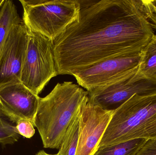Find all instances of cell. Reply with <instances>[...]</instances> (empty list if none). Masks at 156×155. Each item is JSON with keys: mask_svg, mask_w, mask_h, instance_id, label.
<instances>
[{"mask_svg": "<svg viewBox=\"0 0 156 155\" xmlns=\"http://www.w3.org/2000/svg\"><path fill=\"white\" fill-rule=\"evenodd\" d=\"M80 2L78 21L54 42L58 75L73 76L113 56L142 51L154 35L150 0Z\"/></svg>", "mask_w": 156, "mask_h": 155, "instance_id": "1", "label": "cell"}, {"mask_svg": "<svg viewBox=\"0 0 156 155\" xmlns=\"http://www.w3.org/2000/svg\"><path fill=\"white\" fill-rule=\"evenodd\" d=\"M88 101V93L73 82L58 83L40 98L34 122L46 148L59 149L66 134Z\"/></svg>", "mask_w": 156, "mask_h": 155, "instance_id": "2", "label": "cell"}, {"mask_svg": "<svg viewBox=\"0 0 156 155\" xmlns=\"http://www.w3.org/2000/svg\"><path fill=\"white\" fill-rule=\"evenodd\" d=\"M136 139H156V93L134 95L115 110L98 148Z\"/></svg>", "mask_w": 156, "mask_h": 155, "instance_id": "3", "label": "cell"}, {"mask_svg": "<svg viewBox=\"0 0 156 155\" xmlns=\"http://www.w3.org/2000/svg\"><path fill=\"white\" fill-rule=\"evenodd\" d=\"M23 21L29 31L55 42L78 20L80 1L75 0H20Z\"/></svg>", "mask_w": 156, "mask_h": 155, "instance_id": "4", "label": "cell"}, {"mask_svg": "<svg viewBox=\"0 0 156 155\" xmlns=\"http://www.w3.org/2000/svg\"><path fill=\"white\" fill-rule=\"evenodd\" d=\"M54 49L52 40L28 30V44L20 81L37 95L52 78L58 75Z\"/></svg>", "mask_w": 156, "mask_h": 155, "instance_id": "5", "label": "cell"}, {"mask_svg": "<svg viewBox=\"0 0 156 155\" xmlns=\"http://www.w3.org/2000/svg\"><path fill=\"white\" fill-rule=\"evenodd\" d=\"M87 92L88 103L106 111H115L134 95L156 93V81L143 76L138 68L107 84Z\"/></svg>", "mask_w": 156, "mask_h": 155, "instance_id": "6", "label": "cell"}, {"mask_svg": "<svg viewBox=\"0 0 156 155\" xmlns=\"http://www.w3.org/2000/svg\"><path fill=\"white\" fill-rule=\"evenodd\" d=\"M142 51L122 53L98 62L73 75L79 85L87 91L103 86L137 69Z\"/></svg>", "mask_w": 156, "mask_h": 155, "instance_id": "7", "label": "cell"}, {"mask_svg": "<svg viewBox=\"0 0 156 155\" xmlns=\"http://www.w3.org/2000/svg\"><path fill=\"white\" fill-rule=\"evenodd\" d=\"M28 41L23 20L12 27L0 53V88L20 81Z\"/></svg>", "mask_w": 156, "mask_h": 155, "instance_id": "8", "label": "cell"}, {"mask_svg": "<svg viewBox=\"0 0 156 155\" xmlns=\"http://www.w3.org/2000/svg\"><path fill=\"white\" fill-rule=\"evenodd\" d=\"M40 99L21 81L14 82L0 88V111L13 123L25 119L34 125Z\"/></svg>", "mask_w": 156, "mask_h": 155, "instance_id": "9", "label": "cell"}, {"mask_svg": "<svg viewBox=\"0 0 156 155\" xmlns=\"http://www.w3.org/2000/svg\"><path fill=\"white\" fill-rule=\"evenodd\" d=\"M114 112L103 110L88 101L83 105L76 155L94 154Z\"/></svg>", "mask_w": 156, "mask_h": 155, "instance_id": "10", "label": "cell"}, {"mask_svg": "<svg viewBox=\"0 0 156 155\" xmlns=\"http://www.w3.org/2000/svg\"><path fill=\"white\" fill-rule=\"evenodd\" d=\"M22 21L13 1L5 0L0 10V53L12 27Z\"/></svg>", "mask_w": 156, "mask_h": 155, "instance_id": "11", "label": "cell"}, {"mask_svg": "<svg viewBox=\"0 0 156 155\" xmlns=\"http://www.w3.org/2000/svg\"><path fill=\"white\" fill-rule=\"evenodd\" d=\"M141 74L147 79L156 81V35L153 36L142 50L138 67Z\"/></svg>", "mask_w": 156, "mask_h": 155, "instance_id": "12", "label": "cell"}, {"mask_svg": "<svg viewBox=\"0 0 156 155\" xmlns=\"http://www.w3.org/2000/svg\"><path fill=\"white\" fill-rule=\"evenodd\" d=\"M147 140L136 139L105 146L97 149L93 155H136Z\"/></svg>", "mask_w": 156, "mask_h": 155, "instance_id": "13", "label": "cell"}, {"mask_svg": "<svg viewBox=\"0 0 156 155\" xmlns=\"http://www.w3.org/2000/svg\"><path fill=\"white\" fill-rule=\"evenodd\" d=\"M80 111L81 109L79 114L69 126L66 134L58 153L59 155L76 154L80 132Z\"/></svg>", "mask_w": 156, "mask_h": 155, "instance_id": "14", "label": "cell"}, {"mask_svg": "<svg viewBox=\"0 0 156 155\" xmlns=\"http://www.w3.org/2000/svg\"><path fill=\"white\" fill-rule=\"evenodd\" d=\"M19 137L16 126L4 119L0 111V143L3 145L13 144Z\"/></svg>", "mask_w": 156, "mask_h": 155, "instance_id": "15", "label": "cell"}, {"mask_svg": "<svg viewBox=\"0 0 156 155\" xmlns=\"http://www.w3.org/2000/svg\"><path fill=\"white\" fill-rule=\"evenodd\" d=\"M34 125L29 120L22 119L17 122L16 125V131L20 135L27 138L34 136L35 133Z\"/></svg>", "mask_w": 156, "mask_h": 155, "instance_id": "16", "label": "cell"}, {"mask_svg": "<svg viewBox=\"0 0 156 155\" xmlns=\"http://www.w3.org/2000/svg\"><path fill=\"white\" fill-rule=\"evenodd\" d=\"M136 155H156V139L147 140Z\"/></svg>", "mask_w": 156, "mask_h": 155, "instance_id": "17", "label": "cell"}, {"mask_svg": "<svg viewBox=\"0 0 156 155\" xmlns=\"http://www.w3.org/2000/svg\"><path fill=\"white\" fill-rule=\"evenodd\" d=\"M36 155H59L58 153L56 154H49L47 153H46L44 152V150H42V151H40L38 152L36 154Z\"/></svg>", "mask_w": 156, "mask_h": 155, "instance_id": "18", "label": "cell"}, {"mask_svg": "<svg viewBox=\"0 0 156 155\" xmlns=\"http://www.w3.org/2000/svg\"><path fill=\"white\" fill-rule=\"evenodd\" d=\"M5 1V0H0V10H1V8H2Z\"/></svg>", "mask_w": 156, "mask_h": 155, "instance_id": "19", "label": "cell"}, {"mask_svg": "<svg viewBox=\"0 0 156 155\" xmlns=\"http://www.w3.org/2000/svg\"><path fill=\"white\" fill-rule=\"evenodd\" d=\"M152 2L153 4H154V5L156 11V0H153V1H152Z\"/></svg>", "mask_w": 156, "mask_h": 155, "instance_id": "20", "label": "cell"}]
</instances>
